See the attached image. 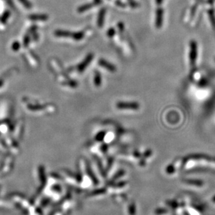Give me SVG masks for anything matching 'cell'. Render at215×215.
Here are the masks:
<instances>
[{
	"instance_id": "277c9868",
	"label": "cell",
	"mask_w": 215,
	"mask_h": 215,
	"mask_svg": "<svg viewBox=\"0 0 215 215\" xmlns=\"http://www.w3.org/2000/svg\"><path fill=\"white\" fill-rule=\"evenodd\" d=\"M162 22H163V11L162 9H159L157 11L156 14V20L155 25L157 28H160L162 25Z\"/></svg>"
},
{
	"instance_id": "30bf717a",
	"label": "cell",
	"mask_w": 215,
	"mask_h": 215,
	"mask_svg": "<svg viewBox=\"0 0 215 215\" xmlns=\"http://www.w3.org/2000/svg\"><path fill=\"white\" fill-rule=\"evenodd\" d=\"M115 30L114 28H110V29H109L108 31L107 32V36L110 38L113 37V36L115 35Z\"/></svg>"
},
{
	"instance_id": "9a60e30c",
	"label": "cell",
	"mask_w": 215,
	"mask_h": 215,
	"mask_svg": "<svg viewBox=\"0 0 215 215\" xmlns=\"http://www.w3.org/2000/svg\"><path fill=\"white\" fill-rule=\"evenodd\" d=\"M213 201H215V197L213 198Z\"/></svg>"
},
{
	"instance_id": "6da1fadb",
	"label": "cell",
	"mask_w": 215,
	"mask_h": 215,
	"mask_svg": "<svg viewBox=\"0 0 215 215\" xmlns=\"http://www.w3.org/2000/svg\"><path fill=\"white\" fill-rule=\"evenodd\" d=\"M116 107L120 110H137L140 108V105L137 102H119L116 104Z\"/></svg>"
},
{
	"instance_id": "5b68a950",
	"label": "cell",
	"mask_w": 215,
	"mask_h": 215,
	"mask_svg": "<svg viewBox=\"0 0 215 215\" xmlns=\"http://www.w3.org/2000/svg\"><path fill=\"white\" fill-rule=\"evenodd\" d=\"M72 33L69 31H66V30H56L54 32V36H57V37H71Z\"/></svg>"
},
{
	"instance_id": "3957f363",
	"label": "cell",
	"mask_w": 215,
	"mask_h": 215,
	"mask_svg": "<svg viewBox=\"0 0 215 215\" xmlns=\"http://www.w3.org/2000/svg\"><path fill=\"white\" fill-rule=\"evenodd\" d=\"M99 64L101 67H103L110 72H115L116 71V67H115V65H113L110 62H107L106 60H103V59H100L99 60Z\"/></svg>"
},
{
	"instance_id": "9c48e42d",
	"label": "cell",
	"mask_w": 215,
	"mask_h": 215,
	"mask_svg": "<svg viewBox=\"0 0 215 215\" xmlns=\"http://www.w3.org/2000/svg\"><path fill=\"white\" fill-rule=\"evenodd\" d=\"M92 6H93V4H88L83 5V6H82V7H79L78 9V13H83V12L85 11H88V10L90 9L92 7Z\"/></svg>"
},
{
	"instance_id": "ba28073f",
	"label": "cell",
	"mask_w": 215,
	"mask_h": 215,
	"mask_svg": "<svg viewBox=\"0 0 215 215\" xmlns=\"http://www.w3.org/2000/svg\"><path fill=\"white\" fill-rule=\"evenodd\" d=\"M85 33L84 32H77L75 33H72L71 37L74 38L75 40H81L84 38Z\"/></svg>"
},
{
	"instance_id": "8992f818",
	"label": "cell",
	"mask_w": 215,
	"mask_h": 215,
	"mask_svg": "<svg viewBox=\"0 0 215 215\" xmlns=\"http://www.w3.org/2000/svg\"><path fill=\"white\" fill-rule=\"evenodd\" d=\"M105 9H101L99 12L98 15V20H97V25L99 27H101L103 26V23H104L105 19Z\"/></svg>"
},
{
	"instance_id": "4fadbf2b",
	"label": "cell",
	"mask_w": 215,
	"mask_h": 215,
	"mask_svg": "<svg viewBox=\"0 0 215 215\" xmlns=\"http://www.w3.org/2000/svg\"><path fill=\"white\" fill-rule=\"evenodd\" d=\"M101 0H94V4H95L98 5V4H101Z\"/></svg>"
},
{
	"instance_id": "52a82bcc",
	"label": "cell",
	"mask_w": 215,
	"mask_h": 215,
	"mask_svg": "<svg viewBox=\"0 0 215 215\" xmlns=\"http://www.w3.org/2000/svg\"><path fill=\"white\" fill-rule=\"evenodd\" d=\"M94 82V85L96 87H100L101 85L102 79H101V76L100 73H99V71H95Z\"/></svg>"
},
{
	"instance_id": "5bb4252c",
	"label": "cell",
	"mask_w": 215,
	"mask_h": 215,
	"mask_svg": "<svg viewBox=\"0 0 215 215\" xmlns=\"http://www.w3.org/2000/svg\"><path fill=\"white\" fill-rule=\"evenodd\" d=\"M162 1H163V0H156V2H157L158 4H160L162 2Z\"/></svg>"
},
{
	"instance_id": "7a4b0ae2",
	"label": "cell",
	"mask_w": 215,
	"mask_h": 215,
	"mask_svg": "<svg viewBox=\"0 0 215 215\" xmlns=\"http://www.w3.org/2000/svg\"><path fill=\"white\" fill-rule=\"evenodd\" d=\"M93 58H94L93 54H89L86 57V58H85V60H83L80 64H79L78 66H77V70L78 71V72L82 73L87 68V67L89 66V64H90V62H92Z\"/></svg>"
},
{
	"instance_id": "8fae6325",
	"label": "cell",
	"mask_w": 215,
	"mask_h": 215,
	"mask_svg": "<svg viewBox=\"0 0 215 215\" xmlns=\"http://www.w3.org/2000/svg\"><path fill=\"white\" fill-rule=\"evenodd\" d=\"M67 84H68V86L71 87V88H76L77 85H78V84H77V82H76V81H73V80L69 81V82H68Z\"/></svg>"
},
{
	"instance_id": "7c38bea8",
	"label": "cell",
	"mask_w": 215,
	"mask_h": 215,
	"mask_svg": "<svg viewBox=\"0 0 215 215\" xmlns=\"http://www.w3.org/2000/svg\"><path fill=\"white\" fill-rule=\"evenodd\" d=\"M117 27H118V28L121 32H122L124 29V24L121 23H119L118 25H117Z\"/></svg>"
}]
</instances>
